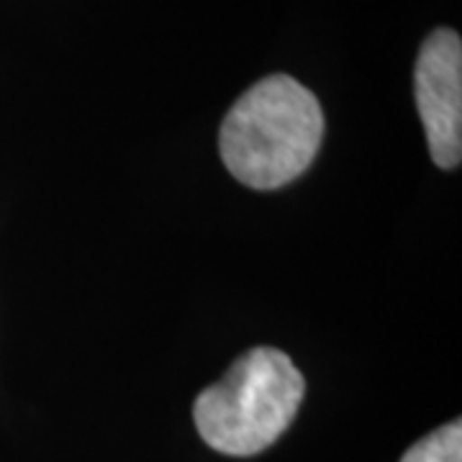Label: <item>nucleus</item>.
Listing matches in <instances>:
<instances>
[{"label":"nucleus","instance_id":"nucleus-1","mask_svg":"<svg viewBox=\"0 0 462 462\" xmlns=\"http://www.w3.org/2000/svg\"><path fill=\"white\" fill-rule=\"evenodd\" d=\"M324 142V111L314 93L288 75H270L231 106L218 152L231 175L254 190L300 178Z\"/></svg>","mask_w":462,"mask_h":462},{"label":"nucleus","instance_id":"nucleus-2","mask_svg":"<svg viewBox=\"0 0 462 462\" xmlns=\"http://www.w3.org/2000/svg\"><path fill=\"white\" fill-rule=\"evenodd\" d=\"M306 380L275 346H254L200 391L193 419L200 439L221 455L252 457L275 445L296 419Z\"/></svg>","mask_w":462,"mask_h":462},{"label":"nucleus","instance_id":"nucleus-3","mask_svg":"<svg viewBox=\"0 0 462 462\" xmlns=\"http://www.w3.org/2000/svg\"><path fill=\"white\" fill-rule=\"evenodd\" d=\"M416 108L431 160L455 170L462 160V42L452 29L427 36L413 69Z\"/></svg>","mask_w":462,"mask_h":462},{"label":"nucleus","instance_id":"nucleus-4","mask_svg":"<svg viewBox=\"0 0 462 462\" xmlns=\"http://www.w3.org/2000/svg\"><path fill=\"white\" fill-rule=\"evenodd\" d=\"M401 462H462V421L455 419L445 427L421 437L406 449Z\"/></svg>","mask_w":462,"mask_h":462}]
</instances>
